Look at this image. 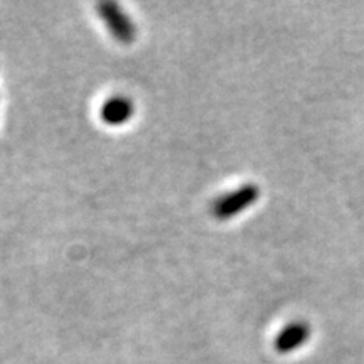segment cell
<instances>
[{
    "mask_svg": "<svg viewBox=\"0 0 364 364\" xmlns=\"http://www.w3.org/2000/svg\"><path fill=\"white\" fill-rule=\"evenodd\" d=\"M311 336V326L306 321L290 322L285 329L280 331V334L275 339V348L279 353H292L294 349H299L300 346L306 344Z\"/></svg>",
    "mask_w": 364,
    "mask_h": 364,
    "instance_id": "7a4b0ae2",
    "label": "cell"
},
{
    "mask_svg": "<svg viewBox=\"0 0 364 364\" xmlns=\"http://www.w3.org/2000/svg\"><path fill=\"white\" fill-rule=\"evenodd\" d=\"M258 196H260V189L257 186H243V188L235 191V193L223 196L220 201L215 204V215L221 218V220L238 215L243 209L252 206L258 199Z\"/></svg>",
    "mask_w": 364,
    "mask_h": 364,
    "instance_id": "6da1fadb",
    "label": "cell"
},
{
    "mask_svg": "<svg viewBox=\"0 0 364 364\" xmlns=\"http://www.w3.org/2000/svg\"><path fill=\"white\" fill-rule=\"evenodd\" d=\"M127 113H129V107L124 102L118 103H110L107 107V120L115 122V120H124Z\"/></svg>",
    "mask_w": 364,
    "mask_h": 364,
    "instance_id": "3957f363",
    "label": "cell"
}]
</instances>
